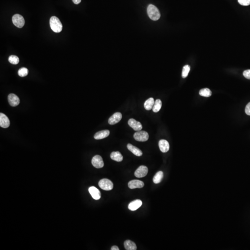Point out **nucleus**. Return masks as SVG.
I'll use <instances>...</instances> for the list:
<instances>
[{"label":"nucleus","mask_w":250,"mask_h":250,"mask_svg":"<svg viewBox=\"0 0 250 250\" xmlns=\"http://www.w3.org/2000/svg\"><path fill=\"white\" fill-rule=\"evenodd\" d=\"M147 14L151 19L156 21L160 19L161 15L159 9L152 4L149 5L147 7Z\"/></svg>","instance_id":"obj_1"},{"label":"nucleus","mask_w":250,"mask_h":250,"mask_svg":"<svg viewBox=\"0 0 250 250\" xmlns=\"http://www.w3.org/2000/svg\"><path fill=\"white\" fill-rule=\"evenodd\" d=\"M50 25L54 32L59 33L62 30L63 26L60 20L56 16H52L50 20Z\"/></svg>","instance_id":"obj_2"},{"label":"nucleus","mask_w":250,"mask_h":250,"mask_svg":"<svg viewBox=\"0 0 250 250\" xmlns=\"http://www.w3.org/2000/svg\"><path fill=\"white\" fill-rule=\"evenodd\" d=\"M99 187L105 191H110L113 189L114 184L113 182L108 179L104 178L99 182Z\"/></svg>","instance_id":"obj_3"},{"label":"nucleus","mask_w":250,"mask_h":250,"mask_svg":"<svg viewBox=\"0 0 250 250\" xmlns=\"http://www.w3.org/2000/svg\"><path fill=\"white\" fill-rule=\"evenodd\" d=\"M134 137L137 141L145 142L148 139L149 134L147 132L140 130L137 131L134 134Z\"/></svg>","instance_id":"obj_4"},{"label":"nucleus","mask_w":250,"mask_h":250,"mask_svg":"<svg viewBox=\"0 0 250 250\" xmlns=\"http://www.w3.org/2000/svg\"><path fill=\"white\" fill-rule=\"evenodd\" d=\"M12 21L13 24L17 27L21 29L25 25V20L21 15L15 14L12 17Z\"/></svg>","instance_id":"obj_5"},{"label":"nucleus","mask_w":250,"mask_h":250,"mask_svg":"<svg viewBox=\"0 0 250 250\" xmlns=\"http://www.w3.org/2000/svg\"><path fill=\"white\" fill-rule=\"evenodd\" d=\"M148 172V168L144 165H141L135 171L134 175L137 178H143L147 176Z\"/></svg>","instance_id":"obj_6"},{"label":"nucleus","mask_w":250,"mask_h":250,"mask_svg":"<svg viewBox=\"0 0 250 250\" xmlns=\"http://www.w3.org/2000/svg\"><path fill=\"white\" fill-rule=\"evenodd\" d=\"M92 164L96 168H101L104 166L103 158L99 155H95L92 160Z\"/></svg>","instance_id":"obj_7"},{"label":"nucleus","mask_w":250,"mask_h":250,"mask_svg":"<svg viewBox=\"0 0 250 250\" xmlns=\"http://www.w3.org/2000/svg\"><path fill=\"white\" fill-rule=\"evenodd\" d=\"M121 119H122V114L120 112H116L109 118L108 119V123L110 125H115L119 122Z\"/></svg>","instance_id":"obj_8"},{"label":"nucleus","mask_w":250,"mask_h":250,"mask_svg":"<svg viewBox=\"0 0 250 250\" xmlns=\"http://www.w3.org/2000/svg\"><path fill=\"white\" fill-rule=\"evenodd\" d=\"M8 101L9 104L12 107H16L20 103L19 98L14 94H10L8 96Z\"/></svg>","instance_id":"obj_9"},{"label":"nucleus","mask_w":250,"mask_h":250,"mask_svg":"<svg viewBox=\"0 0 250 250\" xmlns=\"http://www.w3.org/2000/svg\"><path fill=\"white\" fill-rule=\"evenodd\" d=\"M128 125L136 131H140L142 129V124L134 119H130L128 121Z\"/></svg>","instance_id":"obj_10"},{"label":"nucleus","mask_w":250,"mask_h":250,"mask_svg":"<svg viewBox=\"0 0 250 250\" xmlns=\"http://www.w3.org/2000/svg\"><path fill=\"white\" fill-rule=\"evenodd\" d=\"M128 186L130 189L142 188L144 186V183L138 180H133L128 182Z\"/></svg>","instance_id":"obj_11"},{"label":"nucleus","mask_w":250,"mask_h":250,"mask_svg":"<svg viewBox=\"0 0 250 250\" xmlns=\"http://www.w3.org/2000/svg\"><path fill=\"white\" fill-rule=\"evenodd\" d=\"M10 125V121L7 116L3 113L0 114V126L4 128H7Z\"/></svg>","instance_id":"obj_12"},{"label":"nucleus","mask_w":250,"mask_h":250,"mask_svg":"<svg viewBox=\"0 0 250 250\" xmlns=\"http://www.w3.org/2000/svg\"><path fill=\"white\" fill-rule=\"evenodd\" d=\"M89 191L94 200H98L100 199L101 197V192L97 188L95 187H91L89 188Z\"/></svg>","instance_id":"obj_13"},{"label":"nucleus","mask_w":250,"mask_h":250,"mask_svg":"<svg viewBox=\"0 0 250 250\" xmlns=\"http://www.w3.org/2000/svg\"><path fill=\"white\" fill-rule=\"evenodd\" d=\"M159 147L161 151L164 153L167 152L169 149V143L165 139H161L159 141Z\"/></svg>","instance_id":"obj_14"},{"label":"nucleus","mask_w":250,"mask_h":250,"mask_svg":"<svg viewBox=\"0 0 250 250\" xmlns=\"http://www.w3.org/2000/svg\"><path fill=\"white\" fill-rule=\"evenodd\" d=\"M142 202L140 200H136L128 205V209L131 211H135L142 206Z\"/></svg>","instance_id":"obj_15"},{"label":"nucleus","mask_w":250,"mask_h":250,"mask_svg":"<svg viewBox=\"0 0 250 250\" xmlns=\"http://www.w3.org/2000/svg\"><path fill=\"white\" fill-rule=\"evenodd\" d=\"M110 134V131L108 130H103V131H99L97 132L94 134V138L95 139H101L105 138L109 136Z\"/></svg>","instance_id":"obj_16"},{"label":"nucleus","mask_w":250,"mask_h":250,"mask_svg":"<svg viewBox=\"0 0 250 250\" xmlns=\"http://www.w3.org/2000/svg\"><path fill=\"white\" fill-rule=\"evenodd\" d=\"M127 148L130 151H131L133 154H134L136 156L140 157L143 154L142 151L139 149L133 146L132 144H128V145H127Z\"/></svg>","instance_id":"obj_17"},{"label":"nucleus","mask_w":250,"mask_h":250,"mask_svg":"<svg viewBox=\"0 0 250 250\" xmlns=\"http://www.w3.org/2000/svg\"><path fill=\"white\" fill-rule=\"evenodd\" d=\"M110 157H111V159L113 160L118 162L122 161L123 160V156L119 151L112 152L111 153V155H110Z\"/></svg>","instance_id":"obj_18"},{"label":"nucleus","mask_w":250,"mask_h":250,"mask_svg":"<svg viewBox=\"0 0 250 250\" xmlns=\"http://www.w3.org/2000/svg\"><path fill=\"white\" fill-rule=\"evenodd\" d=\"M124 247L126 250H137V246L135 243L130 240H125L124 242Z\"/></svg>","instance_id":"obj_19"},{"label":"nucleus","mask_w":250,"mask_h":250,"mask_svg":"<svg viewBox=\"0 0 250 250\" xmlns=\"http://www.w3.org/2000/svg\"><path fill=\"white\" fill-rule=\"evenodd\" d=\"M154 99L153 98H150L145 102L144 103V107L147 110H150L151 109L153 108L154 106Z\"/></svg>","instance_id":"obj_20"},{"label":"nucleus","mask_w":250,"mask_h":250,"mask_svg":"<svg viewBox=\"0 0 250 250\" xmlns=\"http://www.w3.org/2000/svg\"><path fill=\"white\" fill-rule=\"evenodd\" d=\"M164 177V173L163 171H160L156 173V175L153 177V181L155 184L160 183Z\"/></svg>","instance_id":"obj_21"},{"label":"nucleus","mask_w":250,"mask_h":250,"mask_svg":"<svg viewBox=\"0 0 250 250\" xmlns=\"http://www.w3.org/2000/svg\"><path fill=\"white\" fill-rule=\"evenodd\" d=\"M162 105V103L160 99H157L155 101L154 106H153V108H152V110H153V112H155V113H157V112L160 111Z\"/></svg>","instance_id":"obj_22"},{"label":"nucleus","mask_w":250,"mask_h":250,"mask_svg":"<svg viewBox=\"0 0 250 250\" xmlns=\"http://www.w3.org/2000/svg\"><path fill=\"white\" fill-rule=\"evenodd\" d=\"M199 94L200 95L204 97H209L211 95V91L208 89V88H205V89H202L199 91Z\"/></svg>","instance_id":"obj_23"},{"label":"nucleus","mask_w":250,"mask_h":250,"mask_svg":"<svg viewBox=\"0 0 250 250\" xmlns=\"http://www.w3.org/2000/svg\"><path fill=\"white\" fill-rule=\"evenodd\" d=\"M18 74L20 77H25L27 76L29 74V70L27 68L23 67V68L19 69L18 72Z\"/></svg>","instance_id":"obj_24"},{"label":"nucleus","mask_w":250,"mask_h":250,"mask_svg":"<svg viewBox=\"0 0 250 250\" xmlns=\"http://www.w3.org/2000/svg\"><path fill=\"white\" fill-rule=\"evenodd\" d=\"M8 61L13 64H17L19 63V59L17 56L11 55L8 58Z\"/></svg>","instance_id":"obj_25"},{"label":"nucleus","mask_w":250,"mask_h":250,"mask_svg":"<svg viewBox=\"0 0 250 250\" xmlns=\"http://www.w3.org/2000/svg\"><path fill=\"white\" fill-rule=\"evenodd\" d=\"M190 69H191V67H190V66H189V65H185V66L183 67V69H182V78H186V77L188 76L189 72H190Z\"/></svg>","instance_id":"obj_26"},{"label":"nucleus","mask_w":250,"mask_h":250,"mask_svg":"<svg viewBox=\"0 0 250 250\" xmlns=\"http://www.w3.org/2000/svg\"><path fill=\"white\" fill-rule=\"evenodd\" d=\"M239 3L242 6H249L250 5V0H238Z\"/></svg>","instance_id":"obj_27"},{"label":"nucleus","mask_w":250,"mask_h":250,"mask_svg":"<svg viewBox=\"0 0 250 250\" xmlns=\"http://www.w3.org/2000/svg\"><path fill=\"white\" fill-rule=\"evenodd\" d=\"M243 75L248 79H250V70H247L244 71Z\"/></svg>","instance_id":"obj_28"},{"label":"nucleus","mask_w":250,"mask_h":250,"mask_svg":"<svg viewBox=\"0 0 250 250\" xmlns=\"http://www.w3.org/2000/svg\"><path fill=\"white\" fill-rule=\"evenodd\" d=\"M245 112L247 115L250 116V102L248 104L245 109Z\"/></svg>","instance_id":"obj_29"},{"label":"nucleus","mask_w":250,"mask_h":250,"mask_svg":"<svg viewBox=\"0 0 250 250\" xmlns=\"http://www.w3.org/2000/svg\"><path fill=\"white\" fill-rule=\"evenodd\" d=\"M72 2L75 4H78L81 2V0H72Z\"/></svg>","instance_id":"obj_30"},{"label":"nucleus","mask_w":250,"mask_h":250,"mask_svg":"<svg viewBox=\"0 0 250 250\" xmlns=\"http://www.w3.org/2000/svg\"><path fill=\"white\" fill-rule=\"evenodd\" d=\"M111 250H119L118 247L116 246H114L111 248Z\"/></svg>","instance_id":"obj_31"}]
</instances>
